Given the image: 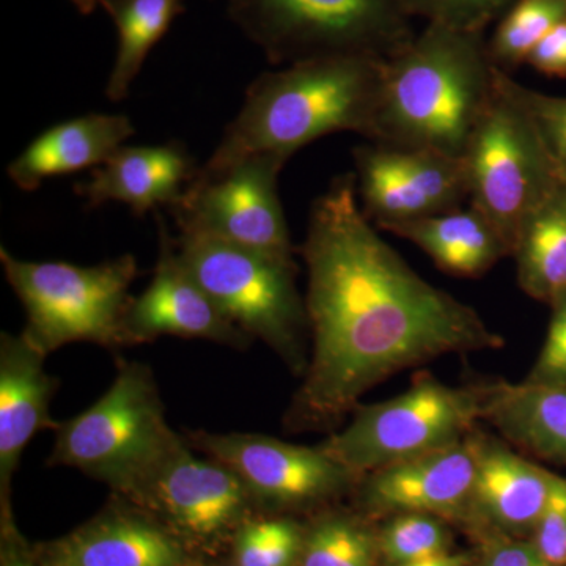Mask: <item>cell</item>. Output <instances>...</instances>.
Returning a JSON list of instances; mask_svg holds the SVG:
<instances>
[{
  "label": "cell",
  "instance_id": "cell-37",
  "mask_svg": "<svg viewBox=\"0 0 566 566\" xmlns=\"http://www.w3.org/2000/svg\"><path fill=\"white\" fill-rule=\"evenodd\" d=\"M81 14H91L96 7L102 6V0H70Z\"/></svg>",
  "mask_w": 566,
  "mask_h": 566
},
{
  "label": "cell",
  "instance_id": "cell-29",
  "mask_svg": "<svg viewBox=\"0 0 566 566\" xmlns=\"http://www.w3.org/2000/svg\"><path fill=\"white\" fill-rule=\"evenodd\" d=\"M516 0H401L406 13L453 31L486 33Z\"/></svg>",
  "mask_w": 566,
  "mask_h": 566
},
{
  "label": "cell",
  "instance_id": "cell-31",
  "mask_svg": "<svg viewBox=\"0 0 566 566\" xmlns=\"http://www.w3.org/2000/svg\"><path fill=\"white\" fill-rule=\"evenodd\" d=\"M535 549L547 564L566 566V479L556 475L553 490L535 526Z\"/></svg>",
  "mask_w": 566,
  "mask_h": 566
},
{
  "label": "cell",
  "instance_id": "cell-16",
  "mask_svg": "<svg viewBox=\"0 0 566 566\" xmlns=\"http://www.w3.org/2000/svg\"><path fill=\"white\" fill-rule=\"evenodd\" d=\"M41 353L24 334L0 335V497L9 506L11 482L22 453L36 433L57 430L51 401L57 379L44 368Z\"/></svg>",
  "mask_w": 566,
  "mask_h": 566
},
{
  "label": "cell",
  "instance_id": "cell-18",
  "mask_svg": "<svg viewBox=\"0 0 566 566\" xmlns=\"http://www.w3.org/2000/svg\"><path fill=\"white\" fill-rule=\"evenodd\" d=\"M126 115L87 114L59 123L32 140L7 167V175L21 191L32 192L50 178L103 166L129 137Z\"/></svg>",
  "mask_w": 566,
  "mask_h": 566
},
{
  "label": "cell",
  "instance_id": "cell-36",
  "mask_svg": "<svg viewBox=\"0 0 566 566\" xmlns=\"http://www.w3.org/2000/svg\"><path fill=\"white\" fill-rule=\"evenodd\" d=\"M2 566H62L54 564V562H41L33 560L32 557L25 556V554L18 553V551H10L7 556L3 557Z\"/></svg>",
  "mask_w": 566,
  "mask_h": 566
},
{
  "label": "cell",
  "instance_id": "cell-14",
  "mask_svg": "<svg viewBox=\"0 0 566 566\" xmlns=\"http://www.w3.org/2000/svg\"><path fill=\"white\" fill-rule=\"evenodd\" d=\"M156 222L158 262L150 285L128 305L123 322L125 345L147 344L164 335H174L244 349L252 338L227 318L182 263L177 243L158 212Z\"/></svg>",
  "mask_w": 566,
  "mask_h": 566
},
{
  "label": "cell",
  "instance_id": "cell-24",
  "mask_svg": "<svg viewBox=\"0 0 566 566\" xmlns=\"http://www.w3.org/2000/svg\"><path fill=\"white\" fill-rule=\"evenodd\" d=\"M517 283L532 300L553 305L566 293V196L536 212L513 255Z\"/></svg>",
  "mask_w": 566,
  "mask_h": 566
},
{
  "label": "cell",
  "instance_id": "cell-6",
  "mask_svg": "<svg viewBox=\"0 0 566 566\" xmlns=\"http://www.w3.org/2000/svg\"><path fill=\"white\" fill-rule=\"evenodd\" d=\"M234 24L274 65L315 59H387L415 36L401 0H226Z\"/></svg>",
  "mask_w": 566,
  "mask_h": 566
},
{
  "label": "cell",
  "instance_id": "cell-21",
  "mask_svg": "<svg viewBox=\"0 0 566 566\" xmlns=\"http://www.w3.org/2000/svg\"><path fill=\"white\" fill-rule=\"evenodd\" d=\"M62 566H188L189 556L175 532L136 513H107L55 551Z\"/></svg>",
  "mask_w": 566,
  "mask_h": 566
},
{
  "label": "cell",
  "instance_id": "cell-2",
  "mask_svg": "<svg viewBox=\"0 0 566 566\" xmlns=\"http://www.w3.org/2000/svg\"><path fill=\"white\" fill-rule=\"evenodd\" d=\"M385 69V59L346 55L263 73L249 85L243 107L197 174L222 172L259 153L290 159L333 133H356L370 142Z\"/></svg>",
  "mask_w": 566,
  "mask_h": 566
},
{
  "label": "cell",
  "instance_id": "cell-38",
  "mask_svg": "<svg viewBox=\"0 0 566 566\" xmlns=\"http://www.w3.org/2000/svg\"><path fill=\"white\" fill-rule=\"evenodd\" d=\"M226 566H240L237 564V562H234V564H230V565H226Z\"/></svg>",
  "mask_w": 566,
  "mask_h": 566
},
{
  "label": "cell",
  "instance_id": "cell-20",
  "mask_svg": "<svg viewBox=\"0 0 566 566\" xmlns=\"http://www.w3.org/2000/svg\"><path fill=\"white\" fill-rule=\"evenodd\" d=\"M476 476L471 510L510 531L535 528L556 474L486 438L475 436Z\"/></svg>",
  "mask_w": 566,
  "mask_h": 566
},
{
  "label": "cell",
  "instance_id": "cell-7",
  "mask_svg": "<svg viewBox=\"0 0 566 566\" xmlns=\"http://www.w3.org/2000/svg\"><path fill=\"white\" fill-rule=\"evenodd\" d=\"M7 282L20 297L28 324L24 337L41 353L76 342L104 348L125 346L123 322L132 303L129 286L137 277L132 253L95 264L28 262L0 249Z\"/></svg>",
  "mask_w": 566,
  "mask_h": 566
},
{
  "label": "cell",
  "instance_id": "cell-10",
  "mask_svg": "<svg viewBox=\"0 0 566 566\" xmlns=\"http://www.w3.org/2000/svg\"><path fill=\"white\" fill-rule=\"evenodd\" d=\"M289 158L277 153L248 156L214 175H193L170 208L178 230L210 234L249 251L294 262L277 180Z\"/></svg>",
  "mask_w": 566,
  "mask_h": 566
},
{
  "label": "cell",
  "instance_id": "cell-9",
  "mask_svg": "<svg viewBox=\"0 0 566 566\" xmlns=\"http://www.w3.org/2000/svg\"><path fill=\"white\" fill-rule=\"evenodd\" d=\"M348 427L318 444L326 455L364 476L464 441L482 419L475 386L450 387L433 375L417 376L405 394L357 406Z\"/></svg>",
  "mask_w": 566,
  "mask_h": 566
},
{
  "label": "cell",
  "instance_id": "cell-8",
  "mask_svg": "<svg viewBox=\"0 0 566 566\" xmlns=\"http://www.w3.org/2000/svg\"><path fill=\"white\" fill-rule=\"evenodd\" d=\"M178 253L216 305L251 338H259L294 374L303 375L305 303L297 292V266L212 238L181 229Z\"/></svg>",
  "mask_w": 566,
  "mask_h": 566
},
{
  "label": "cell",
  "instance_id": "cell-35",
  "mask_svg": "<svg viewBox=\"0 0 566 566\" xmlns=\"http://www.w3.org/2000/svg\"><path fill=\"white\" fill-rule=\"evenodd\" d=\"M468 562L463 556H455V554L442 553L436 556L420 558V560L409 562V564L397 566H465Z\"/></svg>",
  "mask_w": 566,
  "mask_h": 566
},
{
  "label": "cell",
  "instance_id": "cell-3",
  "mask_svg": "<svg viewBox=\"0 0 566 566\" xmlns=\"http://www.w3.org/2000/svg\"><path fill=\"white\" fill-rule=\"evenodd\" d=\"M486 33L427 24L387 59L374 144L463 159L497 92Z\"/></svg>",
  "mask_w": 566,
  "mask_h": 566
},
{
  "label": "cell",
  "instance_id": "cell-30",
  "mask_svg": "<svg viewBox=\"0 0 566 566\" xmlns=\"http://www.w3.org/2000/svg\"><path fill=\"white\" fill-rule=\"evenodd\" d=\"M510 85L538 125L543 139L556 161L566 196V96L532 91L513 80V76L510 77Z\"/></svg>",
  "mask_w": 566,
  "mask_h": 566
},
{
  "label": "cell",
  "instance_id": "cell-4",
  "mask_svg": "<svg viewBox=\"0 0 566 566\" xmlns=\"http://www.w3.org/2000/svg\"><path fill=\"white\" fill-rule=\"evenodd\" d=\"M182 439L167 422L151 368L122 363L99 400L59 423L48 464L77 469L129 499Z\"/></svg>",
  "mask_w": 566,
  "mask_h": 566
},
{
  "label": "cell",
  "instance_id": "cell-26",
  "mask_svg": "<svg viewBox=\"0 0 566 566\" xmlns=\"http://www.w3.org/2000/svg\"><path fill=\"white\" fill-rule=\"evenodd\" d=\"M297 566H376L370 532L346 516H327L304 535Z\"/></svg>",
  "mask_w": 566,
  "mask_h": 566
},
{
  "label": "cell",
  "instance_id": "cell-33",
  "mask_svg": "<svg viewBox=\"0 0 566 566\" xmlns=\"http://www.w3.org/2000/svg\"><path fill=\"white\" fill-rule=\"evenodd\" d=\"M527 65L547 77H566V20L531 52Z\"/></svg>",
  "mask_w": 566,
  "mask_h": 566
},
{
  "label": "cell",
  "instance_id": "cell-12",
  "mask_svg": "<svg viewBox=\"0 0 566 566\" xmlns=\"http://www.w3.org/2000/svg\"><path fill=\"white\" fill-rule=\"evenodd\" d=\"M353 156L357 199L378 229L460 210L469 199L463 159L374 142Z\"/></svg>",
  "mask_w": 566,
  "mask_h": 566
},
{
  "label": "cell",
  "instance_id": "cell-23",
  "mask_svg": "<svg viewBox=\"0 0 566 566\" xmlns=\"http://www.w3.org/2000/svg\"><path fill=\"white\" fill-rule=\"evenodd\" d=\"M102 7L117 29V57L106 95L112 103H118L128 96L148 54L169 31L175 18L185 11V3L182 0H102Z\"/></svg>",
  "mask_w": 566,
  "mask_h": 566
},
{
  "label": "cell",
  "instance_id": "cell-11",
  "mask_svg": "<svg viewBox=\"0 0 566 566\" xmlns=\"http://www.w3.org/2000/svg\"><path fill=\"white\" fill-rule=\"evenodd\" d=\"M188 444L232 469L253 504L300 509L356 490L363 476L337 463L318 446L290 444L271 436L191 431Z\"/></svg>",
  "mask_w": 566,
  "mask_h": 566
},
{
  "label": "cell",
  "instance_id": "cell-19",
  "mask_svg": "<svg viewBox=\"0 0 566 566\" xmlns=\"http://www.w3.org/2000/svg\"><path fill=\"white\" fill-rule=\"evenodd\" d=\"M475 387L482 419L502 438L538 460L566 465V387L504 379Z\"/></svg>",
  "mask_w": 566,
  "mask_h": 566
},
{
  "label": "cell",
  "instance_id": "cell-28",
  "mask_svg": "<svg viewBox=\"0 0 566 566\" xmlns=\"http://www.w3.org/2000/svg\"><path fill=\"white\" fill-rule=\"evenodd\" d=\"M378 547L392 564H409L447 553V532L436 516L403 513L382 531Z\"/></svg>",
  "mask_w": 566,
  "mask_h": 566
},
{
  "label": "cell",
  "instance_id": "cell-32",
  "mask_svg": "<svg viewBox=\"0 0 566 566\" xmlns=\"http://www.w3.org/2000/svg\"><path fill=\"white\" fill-rule=\"evenodd\" d=\"M551 307L553 318L546 342L526 381L538 386L566 387V293Z\"/></svg>",
  "mask_w": 566,
  "mask_h": 566
},
{
  "label": "cell",
  "instance_id": "cell-34",
  "mask_svg": "<svg viewBox=\"0 0 566 566\" xmlns=\"http://www.w3.org/2000/svg\"><path fill=\"white\" fill-rule=\"evenodd\" d=\"M486 566H553L539 556L534 545L509 543L495 547L488 558Z\"/></svg>",
  "mask_w": 566,
  "mask_h": 566
},
{
  "label": "cell",
  "instance_id": "cell-1",
  "mask_svg": "<svg viewBox=\"0 0 566 566\" xmlns=\"http://www.w3.org/2000/svg\"><path fill=\"white\" fill-rule=\"evenodd\" d=\"M300 252L312 354L286 412L290 431L335 427L408 368L504 346L475 308L424 281L379 237L356 175L335 178L312 203Z\"/></svg>",
  "mask_w": 566,
  "mask_h": 566
},
{
  "label": "cell",
  "instance_id": "cell-27",
  "mask_svg": "<svg viewBox=\"0 0 566 566\" xmlns=\"http://www.w3.org/2000/svg\"><path fill=\"white\" fill-rule=\"evenodd\" d=\"M303 542V532L292 521H245L234 535V562L240 566H294Z\"/></svg>",
  "mask_w": 566,
  "mask_h": 566
},
{
  "label": "cell",
  "instance_id": "cell-5",
  "mask_svg": "<svg viewBox=\"0 0 566 566\" xmlns=\"http://www.w3.org/2000/svg\"><path fill=\"white\" fill-rule=\"evenodd\" d=\"M510 77L499 71L497 92L463 161L469 207L493 223L513 255L528 221L565 192L543 134Z\"/></svg>",
  "mask_w": 566,
  "mask_h": 566
},
{
  "label": "cell",
  "instance_id": "cell-17",
  "mask_svg": "<svg viewBox=\"0 0 566 566\" xmlns=\"http://www.w3.org/2000/svg\"><path fill=\"white\" fill-rule=\"evenodd\" d=\"M197 167L180 142L147 147H120L91 180L77 182V196L88 207L104 203L128 205L136 216L172 208L192 181Z\"/></svg>",
  "mask_w": 566,
  "mask_h": 566
},
{
  "label": "cell",
  "instance_id": "cell-25",
  "mask_svg": "<svg viewBox=\"0 0 566 566\" xmlns=\"http://www.w3.org/2000/svg\"><path fill=\"white\" fill-rule=\"evenodd\" d=\"M565 20L566 0H516L488 39L495 69L513 76L547 33Z\"/></svg>",
  "mask_w": 566,
  "mask_h": 566
},
{
  "label": "cell",
  "instance_id": "cell-22",
  "mask_svg": "<svg viewBox=\"0 0 566 566\" xmlns=\"http://www.w3.org/2000/svg\"><path fill=\"white\" fill-rule=\"evenodd\" d=\"M382 230L411 241L433 260L436 266L457 277H480L499 260L510 256L509 248L493 223L472 207L394 223Z\"/></svg>",
  "mask_w": 566,
  "mask_h": 566
},
{
  "label": "cell",
  "instance_id": "cell-15",
  "mask_svg": "<svg viewBox=\"0 0 566 566\" xmlns=\"http://www.w3.org/2000/svg\"><path fill=\"white\" fill-rule=\"evenodd\" d=\"M475 476L472 433L458 444L370 472L354 491L370 512L455 517L471 510Z\"/></svg>",
  "mask_w": 566,
  "mask_h": 566
},
{
  "label": "cell",
  "instance_id": "cell-13",
  "mask_svg": "<svg viewBox=\"0 0 566 566\" xmlns=\"http://www.w3.org/2000/svg\"><path fill=\"white\" fill-rule=\"evenodd\" d=\"M128 501L161 515L177 534L203 543L240 531L253 504L232 469L196 455L186 438Z\"/></svg>",
  "mask_w": 566,
  "mask_h": 566
}]
</instances>
